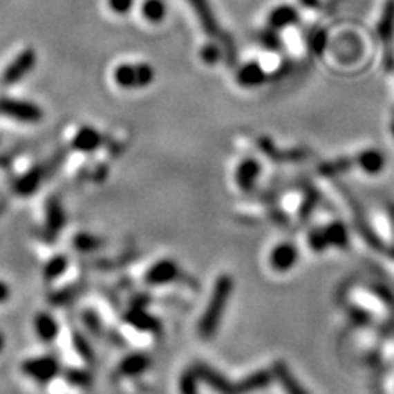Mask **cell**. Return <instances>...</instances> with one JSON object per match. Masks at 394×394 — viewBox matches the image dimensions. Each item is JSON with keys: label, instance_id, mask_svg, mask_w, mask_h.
I'll return each instance as SVG.
<instances>
[{"label": "cell", "instance_id": "b9f144b4", "mask_svg": "<svg viewBox=\"0 0 394 394\" xmlns=\"http://www.w3.org/2000/svg\"><path fill=\"white\" fill-rule=\"evenodd\" d=\"M391 133H393V138H394V120H393V124H391Z\"/></svg>", "mask_w": 394, "mask_h": 394}, {"label": "cell", "instance_id": "5bb4252c", "mask_svg": "<svg viewBox=\"0 0 394 394\" xmlns=\"http://www.w3.org/2000/svg\"><path fill=\"white\" fill-rule=\"evenodd\" d=\"M273 373L276 378H278L279 383H281V386L284 391H286V394H309L299 381L296 379V376L291 373V370L286 366V363L276 362L273 365Z\"/></svg>", "mask_w": 394, "mask_h": 394}, {"label": "cell", "instance_id": "8992f818", "mask_svg": "<svg viewBox=\"0 0 394 394\" xmlns=\"http://www.w3.org/2000/svg\"><path fill=\"white\" fill-rule=\"evenodd\" d=\"M21 371L30 378H33L37 383L46 384L59 373V365L55 358L51 357H39L26 360L21 365Z\"/></svg>", "mask_w": 394, "mask_h": 394}, {"label": "cell", "instance_id": "d4e9b609", "mask_svg": "<svg viewBox=\"0 0 394 394\" xmlns=\"http://www.w3.org/2000/svg\"><path fill=\"white\" fill-rule=\"evenodd\" d=\"M199 386V376L196 373V368L191 366L179 378V393L181 394H197Z\"/></svg>", "mask_w": 394, "mask_h": 394}, {"label": "cell", "instance_id": "484cf974", "mask_svg": "<svg viewBox=\"0 0 394 394\" xmlns=\"http://www.w3.org/2000/svg\"><path fill=\"white\" fill-rule=\"evenodd\" d=\"M66 268H68V258L63 255L51 258L45 266V278L48 281H53V279L59 278V276L66 271Z\"/></svg>", "mask_w": 394, "mask_h": 394}, {"label": "cell", "instance_id": "ab89813d", "mask_svg": "<svg viewBox=\"0 0 394 394\" xmlns=\"http://www.w3.org/2000/svg\"><path fill=\"white\" fill-rule=\"evenodd\" d=\"M302 2H304L306 6H309V7H315V6H317V0H302Z\"/></svg>", "mask_w": 394, "mask_h": 394}, {"label": "cell", "instance_id": "5b68a950", "mask_svg": "<svg viewBox=\"0 0 394 394\" xmlns=\"http://www.w3.org/2000/svg\"><path fill=\"white\" fill-rule=\"evenodd\" d=\"M37 64V55L32 48H26L7 66L6 71L2 74V84L3 86H13L20 82L26 74L32 73V69Z\"/></svg>", "mask_w": 394, "mask_h": 394}, {"label": "cell", "instance_id": "7a4b0ae2", "mask_svg": "<svg viewBox=\"0 0 394 394\" xmlns=\"http://www.w3.org/2000/svg\"><path fill=\"white\" fill-rule=\"evenodd\" d=\"M113 81L124 89H138L147 87L155 81V69L147 63L120 64L113 71Z\"/></svg>", "mask_w": 394, "mask_h": 394}, {"label": "cell", "instance_id": "ac0fdd59", "mask_svg": "<svg viewBox=\"0 0 394 394\" xmlns=\"http://www.w3.org/2000/svg\"><path fill=\"white\" fill-rule=\"evenodd\" d=\"M64 210L61 207L59 200L51 197L46 204V229L50 235H56L64 227Z\"/></svg>", "mask_w": 394, "mask_h": 394}, {"label": "cell", "instance_id": "836d02e7", "mask_svg": "<svg viewBox=\"0 0 394 394\" xmlns=\"http://www.w3.org/2000/svg\"><path fill=\"white\" fill-rule=\"evenodd\" d=\"M222 37V45H223V55H225V58L229 59L230 64H234V61L236 58V46L234 43V39H232L229 35L227 33H221Z\"/></svg>", "mask_w": 394, "mask_h": 394}, {"label": "cell", "instance_id": "52a82bcc", "mask_svg": "<svg viewBox=\"0 0 394 394\" xmlns=\"http://www.w3.org/2000/svg\"><path fill=\"white\" fill-rule=\"evenodd\" d=\"M196 373L199 376V379H203L205 384H209L214 391L218 394H238L236 384L230 383L225 376H222L217 370H214L212 366L205 365V363H196Z\"/></svg>", "mask_w": 394, "mask_h": 394}, {"label": "cell", "instance_id": "603a6c76", "mask_svg": "<svg viewBox=\"0 0 394 394\" xmlns=\"http://www.w3.org/2000/svg\"><path fill=\"white\" fill-rule=\"evenodd\" d=\"M327 236L328 247H339V248H347L348 245V234L347 229L341 222H332L323 229Z\"/></svg>", "mask_w": 394, "mask_h": 394}, {"label": "cell", "instance_id": "f546056e", "mask_svg": "<svg viewBox=\"0 0 394 394\" xmlns=\"http://www.w3.org/2000/svg\"><path fill=\"white\" fill-rule=\"evenodd\" d=\"M66 379L69 384L79 388H86L91 384V376L84 370H69L66 371Z\"/></svg>", "mask_w": 394, "mask_h": 394}, {"label": "cell", "instance_id": "9c48e42d", "mask_svg": "<svg viewBox=\"0 0 394 394\" xmlns=\"http://www.w3.org/2000/svg\"><path fill=\"white\" fill-rule=\"evenodd\" d=\"M178 273V265L173 260H161L155 263V265L148 270L144 279H147V283L150 284V286H161V284L174 281Z\"/></svg>", "mask_w": 394, "mask_h": 394}, {"label": "cell", "instance_id": "d6986e66", "mask_svg": "<svg viewBox=\"0 0 394 394\" xmlns=\"http://www.w3.org/2000/svg\"><path fill=\"white\" fill-rule=\"evenodd\" d=\"M151 360L143 353H131L129 357H125L122 360L120 366H118V371L124 376H137L142 375L143 371L148 370Z\"/></svg>", "mask_w": 394, "mask_h": 394}, {"label": "cell", "instance_id": "e0dca14e", "mask_svg": "<svg viewBox=\"0 0 394 394\" xmlns=\"http://www.w3.org/2000/svg\"><path fill=\"white\" fill-rule=\"evenodd\" d=\"M125 319L130 326L138 328V330H143V332L160 330V322H158V319L153 317V315L148 314L147 310H143L142 308H133L131 310H129L125 315Z\"/></svg>", "mask_w": 394, "mask_h": 394}, {"label": "cell", "instance_id": "f35d334b", "mask_svg": "<svg viewBox=\"0 0 394 394\" xmlns=\"http://www.w3.org/2000/svg\"><path fill=\"white\" fill-rule=\"evenodd\" d=\"M289 69H291V61H286V63H283L281 66H279V69L273 74V77H284L286 74L289 73Z\"/></svg>", "mask_w": 394, "mask_h": 394}, {"label": "cell", "instance_id": "83f0119b", "mask_svg": "<svg viewBox=\"0 0 394 394\" xmlns=\"http://www.w3.org/2000/svg\"><path fill=\"white\" fill-rule=\"evenodd\" d=\"M74 248L79 250V252H84V253H89V252H94V250H97L100 247V240L97 236L94 235H89V234H77L74 236Z\"/></svg>", "mask_w": 394, "mask_h": 394}, {"label": "cell", "instance_id": "3957f363", "mask_svg": "<svg viewBox=\"0 0 394 394\" xmlns=\"http://www.w3.org/2000/svg\"><path fill=\"white\" fill-rule=\"evenodd\" d=\"M0 113L24 124H38L43 118V111L38 105L17 99H0Z\"/></svg>", "mask_w": 394, "mask_h": 394}, {"label": "cell", "instance_id": "44dd1931", "mask_svg": "<svg viewBox=\"0 0 394 394\" xmlns=\"http://www.w3.org/2000/svg\"><path fill=\"white\" fill-rule=\"evenodd\" d=\"M271 376L270 371L260 370L256 373L247 376V378L236 383V389H238V394H250L253 391H258V389L266 388L271 383Z\"/></svg>", "mask_w": 394, "mask_h": 394}, {"label": "cell", "instance_id": "7c38bea8", "mask_svg": "<svg viewBox=\"0 0 394 394\" xmlns=\"http://www.w3.org/2000/svg\"><path fill=\"white\" fill-rule=\"evenodd\" d=\"M48 173V166L39 165L35 166L33 169H30L28 173L24 174L19 181L15 184V191L21 196H28L38 189V186L41 184L43 179H45Z\"/></svg>", "mask_w": 394, "mask_h": 394}, {"label": "cell", "instance_id": "ba28073f", "mask_svg": "<svg viewBox=\"0 0 394 394\" xmlns=\"http://www.w3.org/2000/svg\"><path fill=\"white\" fill-rule=\"evenodd\" d=\"M189 6L194 10L197 20H199L200 26L209 37H221V30H218V21L214 15L212 6L209 0H187Z\"/></svg>", "mask_w": 394, "mask_h": 394}, {"label": "cell", "instance_id": "4316f807", "mask_svg": "<svg viewBox=\"0 0 394 394\" xmlns=\"http://www.w3.org/2000/svg\"><path fill=\"white\" fill-rule=\"evenodd\" d=\"M73 345H74V348H76V352L79 353V357H81L82 360L87 362V363L94 362V350H92L89 341H87L81 334H79V332H73Z\"/></svg>", "mask_w": 394, "mask_h": 394}, {"label": "cell", "instance_id": "1f68e13d", "mask_svg": "<svg viewBox=\"0 0 394 394\" xmlns=\"http://www.w3.org/2000/svg\"><path fill=\"white\" fill-rule=\"evenodd\" d=\"M309 245L310 248L314 250V252L317 253H322L323 250L328 247V242H327V236H326V232L323 229H315L309 234Z\"/></svg>", "mask_w": 394, "mask_h": 394}, {"label": "cell", "instance_id": "f1b7e54d", "mask_svg": "<svg viewBox=\"0 0 394 394\" xmlns=\"http://www.w3.org/2000/svg\"><path fill=\"white\" fill-rule=\"evenodd\" d=\"M327 39H328L327 33L323 32V30H315L309 38L310 51H312L315 56H322L327 50V43H328Z\"/></svg>", "mask_w": 394, "mask_h": 394}, {"label": "cell", "instance_id": "ffe728a7", "mask_svg": "<svg viewBox=\"0 0 394 394\" xmlns=\"http://www.w3.org/2000/svg\"><path fill=\"white\" fill-rule=\"evenodd\" d=\"M35 332H37V335L43 341H48V344H50V341H53L56 337H58L59 332L58 322L55 321V317H51V315L46 312L37 314V317H35Z\"/></svg>", "mask_w": 394, "mask_h": 394}, {"label": "cell", "instance_id": "8fae6325", "mask_svg": "<svg viewBox=\"0 0 394 394\" xmlns=\"http://www.w3.org/2000/svg\"><path fill=\"white\" fill-rule=\"evenodd\" d=\"M260 171L261 166L256 160H252V158L243 160L242 163L238 165V168H236V174H235L236 184H238L240 189L243 192L252 191L253 187H255L258 176H260Z\"/></svg>", "mask_w": 394, "mask_h": 394}, {"label": "cell", "instance_id": "4dcf8cb0", "mask_svg": "<svg viewBox=\"0 0 394 394\" xmlns=\"http://www.w3.org/2000/svg\"><path fill=\"white\" fill-rule=\"evenodd\" d=\"M200 58L205 64H216L221 61L222 58V51L221 48H218L216 43H207V45L203 46V50H200Z\"/></svg>", "mask_w": 394, "mask_h": 394}, {"label": "cell", "instance_id": "60d3db41", "mask_svg": "<svg viewBox=\"0 0 394 394\" xmlns=\"http://www.w3.org/2000/svg\"><path fill=\"white\" fill-rule=\"evenodd\" d=\"M3 347H6V339H3V335L0 334V353L3 352Z\"/></svg>", "mask_w": 394, "mask_h": 394}, {"label": "cell", "instance_id": "7402d4cb", "mask_svg": "<svg viewBox=\"0 0 394 394\" xmlns=\"http://www.w3.org/2000/svg\"><path fill=\"white\" fill-rule=\"evenodd\" d=\"M357 163L366 174H378L384 168V156L378 150H365L358 155Z\"/></svg>", "mask_w": 394, "mask_h": 394}, {"label": "cell", "instance_id": "8d00e7d4", "mask_svg": "<svg viewBox=\"0 0 394 394\" xmlns=\"http://www.w3.org/2000/svg\"><path fill=\"white\" fill-rule=\"evenodd\" d=\"M84 322H86V326L91 332H94V334H99L100 332V321H99L97 315H95L94 312H91V310H87V312H84Z\"/></svg>", "mask_w": 394, "mask_h": 394}, {"label": "cell", "instance_id": "74e56055", "mask_svg": "<svg viewBox=\"0 0 394 394\" xmlns=\"http://www.w3.org/2000/svg\"><path fill=\"white\" fill-rule=\"evenodd\" d=\"M8 297H10V288L3 281H0V304H3Z\"/></svg>", "mask_w": 394, "mask_h": 394}, {"label": "cell", "instance_id": "9a60e30c", "mask_svg": "<svg viewBox=\"0 0 394 394\" xmlns=\"http://www.w3.org/2000/svg\"><path fill=\"white\" fill-rule=\"evenodd\" d=\"M100 143H102V137H100L97 130L92 129V126H82V129L77 130L76 137L73 140V148L74 150L89 153L97 150Z\"/></svg>", "mask_w": 394, "mask_h": 394}, {"label": "cell", "instance_id": "6da1fadb", "mask_svg": "<svg viewBox=\"0 0 394 394\" xmlns=\"http://www.w3.org/2000/svg\"><path fill=\"white\" fill-rule=\"evenodd\" d=\"M232 289H234V281L229 274L218 276L216 286H214L212 296H210L207 309L199 322V334L203 339H212L216 335L218 323L223 312H225L227 302L230 299Z\"/></svg>", "mask_w": 394, "mask_h": 394}, {"label": "cell", "instance_id": "e575fe53", "mask_svg": "<svg viewBox=\"0 0 394 394\" xmlns=\"http://www.w3.org/2000/svg\"><path fill=\"white\" fill-rule=\"evenodd\" d=\"M350 161L348 160H339V161H335V163H327V165H323L321 171L323 174H335V173H341V171H345V169H348L350 168Z\"/></svg>", "mask_w": 394, "mask_h": 394}, {"label": "cell", "instance_id": "277c9868", "mask_svg": "<svg viewBox=\"0 0 394 394\" xmlns=\"http://www.w3.org/2000/svg\"><path fill=\"white\" fill-rule=\"evenodd\" d=\"M378 35L384 46V66L386 69L394 68V0H388L383 7L378 21Z\"/></svg>", "mask_w": 394, "mask_h": 394}, {"label": "cell", "instance_id": "30bf717a", "mask_svg": "<svg viewBox=\"0 0 394 394\" xmlns=\"http://www.w3.org/2000/svg\"><path fill=\"white\" fill-rule=\"evenodd\" d=\"M297 261V250L294 245L291 243H281L278 245L273 252H271L270 263L271 268L279 273H286L291 268H294Z\"/></svg>", "mask_w": 394, "mask_h": 394}, {"label": "cell", "instance_id": "4fadbf2b", "mask_svg": "<svg viewBox=\"0 0 394 394\" xmlns=\"http://www.w3.org/2000/svg\"><path fill=\"white\" fill-rule=\"evenodd\" d=\"M266 77L268 76H266L265 69H263L260 63H256V61H252V63L243 64L242 68L236 71V82H238L240 86H245V87L261 86L263 82L266 81Z\"/></svg>", "mask_w": 394, "mask_h": 394}, {"label": "cell", "instance_id": "d6a6232c", "mask_svg": "<svg viewBox=\"0 0 394 394\" xmlns=\"http://www.w3.org/2000/svg\"><path fill=\"white\" fill-rule=\"evenodd\" d=\"M260 41L263 46H266L268 50H279L281 48V38H279L278 30L268 28L260 35Z\"/></svg>", "mask_w": 394, "mask_h": 394}, {"label": "cell", "instance_id": "2e32d148", "mask_svg": "<svg viewBox=\"0 0 394 394\" xmlns=\"http://www.w3.org/2000/svg\"><path fill=\"white\" fill-rule=\"evenodd\" d=\"M297 19H299V13H297L294 7L279 6L271 10L270 17H268V25H270V28L283 30V28H288V26L294 25Z\"/></svg>", "mask_w": 394, "mask_h": 394}, {"label": "cell", "instance_id": "cb8c5ba5", "mask_svg": "<svg viewBox=\"0 0 394 394\" xmlns=\"http://www.w3.org/2000/svg\"><path fill=\"white\" fill-rule=\"evenodd\" d=\"M142 15L151 24H160L166 17V6L163 0H144L142 6Z\"/></svg>", "mask_w": 394, "mask_h": 394}, {"label": "cell", "instance_id": "d590c367", "mask_svg": "<svg viewBox=\"0 0 394 394\" xmlns=\"http://www.w3.org/2000/svg\"><path fill=\"white\" fill-rule=\"evenodd\" d=\"M133 6V0H109V7L118 15H125Z\"/></svg>", "mask_w": 394, "mask_h": 394}]
</instances>
